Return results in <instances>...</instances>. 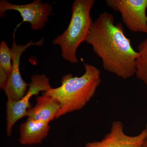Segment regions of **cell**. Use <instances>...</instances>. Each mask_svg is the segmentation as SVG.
<instances>
[{
  "mask_svg": "<svg viewBox=\"0 0 147 147\" xmlns=\"http://www.w3.org/2000/svg\"><path fill=\"white\" fill-rule=\"evenodd\" d=\"M43 44V38L36 42L31 40L25 45H17L15 41H13L11 48L12 68L7 84L3 89L7 96V100L17 101L21 100L28 89L29 84L24 81L20 72V59L22 54L31 46H41Z\"/></svg>",
  "mask_w": 147,
  "mask_h": 147,
  "instance_id": "7",
  "label": "cell"
},
{
  "mask_svg": "<svg viewBox=\"0 0 147 147\" xmlns=\"http://www.w3.org/2000/svg\"><path fill=\"white\" fill-rule=\"evenodd\" d=\"M143 147H147V139L145 141Z\"/></svg>",
  "mask_w": 147,
  "mask_h": 147,
  "instance_id": "14",
  "label": "cell"
},
{
  "mask_svg": "<svg viewBox=\"0 0 147 147\" xmlns=\"http://www.w3.org/2000/svg\"><path fill=\"white\" fill-rule=\"evenodd\" d=\"M30 83L26 94L18 101L7 100L6 103L7 134L10 137L12 128L17 121L27 115V110L30 108V100L32 96L40 92H46L52 88L49 78L44 74H34L31 77Z\"/></svg>",
  "mask_w": 147,
  "mask_h": 147,
  "instance_id": "4",
  "label": "cell"
},
{
  "mask_svg": "<svg viewBox=\"0 0 147 147\" xmlns=\"http://www.w3.org/2000/svg\"><path fill=\"white\" fill-rule=\"evenodd\" d=\"M86 42L101 59L105 71L123 79L135 75L138 52L125 34L121 23H115L113 14L100 13L93 21Z\"/></svg>",
  "mask_w": 147,
  "mask_h": 147,
  "instance_id": "1",
  "label": "cell"
},
{
  "mask_svg": "<svg viewBox=\"0 0 147 147\" xmlns=\"http://www.w3.org/2000/svg\"><path fill=\"white\" fill-rule=\"evenodd\" d=\"M8 10L18 11L23 18L22 23L28 22L34 30H41L45 26L49 16L53 11L52 5L49 3H42L41 0H34L25 5L13 4L7 0L0 1V16L5 15Z\"/></svg>",
  "mask_w": 147,
  "mask_h": 147,
  "instance_id": "6",
  "label": "cell"
},
{
  "mask_svg": "<svg viewBox=\"0 0 147 147\" xmlns=\"http://www.w3.org/2000/svg\"><path fill=\"white\" fill-rule=\"evenodd\" d=\"M84 65L85 71L82 76L66 74L61 79V86L43 92V94L57 99L61 104L56 119L82 109L93 97L100 85V70L92 65L84 63Z\"/></svg>",
  "mask_w": 147,
  "mask_h": 147,
  "instance_id": "2",
  "label": "cell"
},
{
  "mask_svg": "<svg viewBox=\"0 0 147 147\" xmlns=\"http://www.w3.org/2000/svg\"><path fill=\"white\" fill-rule=\"evenodd\" d=\"M9 76L5 70L0 66V88L3 90L6 86Z\"/></svg>",
  "mask_w": 147,
  "mask_h": 147,
  "instance_id": "13",
  "label": "cell"
},
{
  "mask_svg": "<svg viewBox=\"0 0 147 147\" xmlns=\"http://www.w3.org/2000/svg\"><path fill=\"white\" fill-rule=\"evenodd\" d=\"M146 130L147 131V123H146Z\"/></svg>",
  "mask_w": 147,
  "mask_h": 147,
  "instance_id": "15",
  "label": "cell"
},
{
  "mask_svg": "<svg viewBox=\"0 0 147 147\" xmlns=\"http://www.w3.org/2000/svg\"><path fill=\"white\" fill-rule=\"evenodd\" d=\"M105 3L120 13L123 22L131 31L147 33V0H107Z\"/></svg>",
  "mask_w": 147,
  "mask_h": 147,
  "instance_id": "5",
  "label": "cell"
},
{
  "mask_svg": "<svg viewBox=\"0 0 147 147\" xmlns=\"http://www.w3.org/2000/svg\"><path fill=\"white\" fill-rule=\"evenodd\" d=\"M147 139L146 129L137 135L130 136L125 132L122 122L115 121L103 139L87 143L84 147H143Z\"/></svg>",
  "mask_w": 147,
  "mask_h": 147,
  "instance_id": "8",
  "label": "cell"
},
{
  "mask_svg": "<svg viewBox=\"0 0 147 147\" xmlns=\"http://www.w3.org/2000/svg\"><path fill=\"white\" fill-rule=\"evenodd\" d=\"M137 52L135 75L147 88V38L139 43Z\"/></svg>",
  "mask_w": 147,
  "mask_h": 147,
  "instance_id": "11",
  "label": "cell"
},
{
  "mask_svg": "<svg viewBox=\"0 0 147 147\" xmlns=\"http://www.w3.org/2000/svg\"><path fill=\"white\" fill-rule=\"evenodd\" d=\"M36 104L27 110V117L34 120L51 121L61 108V104L57 99L50 95L43 94L36 98Z\"/></svg>",
  "mask_w": 147,
  "mask_h": 147,
  "instance_id": "10",
  "label": "cell"
},
{
  "mask_svg": "<svg viewBox=\"0 0 147 147\" xmlns=\"http://www.w3.org/2000/svg\"><path fill=\"white\" fill-rule=\"evenodd\" d=\"M50 122L48 121L34 120L28 118L20 125V144L30 146L41 143L47 137L50 131Z\"/></svg>",
  "mask_w": 147,
  "mask_h": 147,
  "instance_id": "9",
  "label": "cell"
},
{
  "mask_svg": "<svg viewBox=\"0 0 147 147\" xmlns=\"http://www.w3.org/2000/svg\"><path fill=\"white\" fill-rule=\"evenodd\" d=\"M0 66L4 69L9 76L12 66V52L11 48L4 40L0 44Z\"/></svg>",
  "mask_w": 147,
  "mask_h": 147,
  "instance_id": "12",
  "label": "cell"
},
{
  "mask_svg": "<svg viewBox=\"0 0 147 147\" xmlns=\"http://www.w3.org/2000/svg\"><path fill=\"white\" fill-rule=\"evenodd\" d=\"M95 0H75L71 6V20L63 33L53 40L54 45L60 47L62 57L71 63L79 61L76 51L79 45L86 42L93 21L90 12Z\"/></svg>",
  "mask_w": 147,
  "mask_h": 147,
  "instance_id": "3",
  "label": "cell"
}]
</instances>
